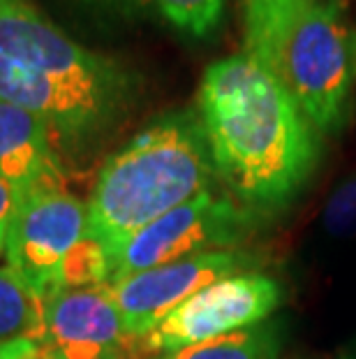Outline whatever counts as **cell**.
Here are the masks:
<instances>
[{"label": "cell", "instance_id": "cell-1", "mask_svg": "<svg viewBox=\"0 0 356 359\" xmlns=\"http://www.w3.org/2000/svg\"><path fill=\"white\" fill-rule=\"evenodd\" d=\"M197 114L218 177L245 209L280 211L308 183L320 156L317 130L250 53H234L206 67Z\"/></svg>", "mask_w": 356, "mask_h": 359}, {"label": "cell", "instance_id": "cell-2", "mask_svg": "<svg viewBox=\"0 0 356 359\" xmlns=\"http://www.w3.org/2000/svg\"><path fill=\"white\" fill-rule=\"evenodd\" d=\"M132 95L123 65L67 37L33 0H0V100L83 142L116 123Z\"/></svg>", "mask_w": 356, "mask_h": 359}, {"label": "cell", "instance_id": "cell-3", "mask_svg": "<svg viewBox=\"0 0 356 359\" xmlns=\"http://www.w3.org/2000/svg\"><path fill=\"white\" fill-rule=\"evenodd\" d=\"M218 179L197 109L162 114L97 172L88 234L113 255L141 227L213 190Z\"/></svg>", "mask_w": 356, "mask_h": 359}, {"label": "cell", "instance_id": "cell-4", "mask_svg": "<svg viewBox=\"0 0 356 359\" xmlns=\"http://www.w3.org/2000/svg\"><path fill=\"white\" fill-rule=\"evenodd\" d=\"M245 53L283 83L317 133L345 123L356 30L338 0H245Z\"/></svg>", "mask_w": 356, "mask_h": 359}, {"label": "cell", "instance_id": "cell-5", "mask_svg": "<svg viewBox=\"0 0 356 359\" xmlns=\"http://www.w3.org/2000/svg\"><path fill=\"white\" fill-rule=\"evenodd\" d=\"M257 223V213L232 195L208 190L132 234L111 255V280L201 253L234 250Z\"/></svg>", "mask_w": 356, "mask_h": 359}, {"label": "cell", "instance_id": "cell-6", "mask_svg": "<svg viewBox=\"0 0 356 359\" xmlns=\"http://www.w3.org/2000/svg\"><path fill=\"white\" fill-rule=\"evenodd\" d=\"M88 234V209L63 188L60 174L21 193L5 243V264L42 297L56 290L65 255Z\"/></svg>", "mask_w": 356, "mask_h": 359}, {"label": "cell", "instance_id": "cell-7", "mask_svg": "<svg viewBox=\"0 0 356 359\" xmlns=\"http://www.w3.org/2000/svg\"><path fill=\"white\" fill-rule=\"evenodd\" d=\"M280 302L283 287L273 276L262 271L234 273L211 283L166 313L139 341L148 353H173L194 343L262 325L273 316Z\"/></svg>", "mask_w": 356, "mask_h": 359}, {"label": "cell", "instance_id": "cell-8", "mask_svg": "<svg viewBox=\"0 0 356 359\" xmlns=\"http://www.w3.org/2000/svg\"><path fill=\"white\" fill-rule=\"evenodd\" d=\"M255 257L243 250H213L160 264L107 283L127 339H143L160 320L220 278L250 271Z\"/></svg>", "mask_w": 356, "mask_h": 359}, {"label": "cell", "instance_id": "cell-9", "mask_svg": "<svg viewBox=\"0 0 356 359\" xmlns=\"http://www.w3.org/2000/svg\"><path fill=\"white\" fill-rule=\"evenodd\" d=\"M127 339L107 285L54 290L44 299L42 348L60 359H116Z\"/></svg>", "mask_w": 356, "mask_h": 359}, {"label": "cell", "instance_id": "cell-10", "mask_svg": "<svg viewBox=\"0 0 356 359\" xmlns=\"http://www.w3.org/2000/svg\"><path fill=\"white\" fill-rule=\"evenodd\" d=\"M51 174H60L51 128L35 114L0 100V179L24 193Z\"/></svg>", "mask_w": 356, "mask_h": 359}, {"label": "cell", "instance_id": "cell-11", "mask_svg": "<svg viewBox=\"0 0 356 359\" xmlns=\"http://www.w3.org/2000/svg\"><path fill=\"white\" fill-rule=\"evenodd\" d=\"M125 17L160 19L192 37H206L218 28L227 0H97Z\"/></svg>", "mask_w": 356, "mask_h": 359}, {"label": "cell", "instance_id": "cell-12", "mask_svg": "<svg viewBox=\"0 0 356 359\" xmlns=\"http://www.w3.org/2000/svg\"><path fill=\"white\" fill-rule=\"evenodd\" d=\"M44 299L7 264L0 266V346L19 339L42 341Z\"/></svg>", "mask_w": 356, "mask_h": 359}, {"label": "cell", "instance_id": "cell-13", "mask_svg": "<svg viewBox=\"0 0 356 359\" xmlns=\"http://www.w3.org/2000/svg\"><path fill=\"white\" fill-rule=\"evenodd\" d=\"M280 346L278 325H257L194 346L164 353L157 359H276Z\"/></svg>", "mask_w": 356, "mask_h": 359}, {"label": "cell", "instance_id": "cell-14", "mask_svg": "<svg viewBox=\"0 0 356 359\" xmlns=\"http://www.w3.org/2000/svg\"><path fill=\"white\" fill-rule=\"evenodd\" d=\"M111 280V255L95 236L86 234L65 255L58 269L56 290L107 285Z\"/></svg>", "mask_w": 356, "mask_h": 359}, {"label": "cell", "instance_id": "cell-15", "mask_svg": "<svg viewBox=\"0 0 356 359\" xmlns=\"http://www.w3.org/2000/svg\"><path fill=\"white\" fill-rule=\"evenodd\" d=\"M324 232L338 239H352L356 236V177L333 190L322 213Z\"/></svg>", "mask_w": 356, "mask_h": 359}, {"label": "cell", "instance_id": "cell-16", "mask_svg": "<svg viewBox=\"0 0 356 359\" xmlns=\"http://www.w3.org/2000/svg\"><path fill=\"white\" fill-rule=\"evenodd\" d=\"M21 200V190L10 186L7 181L0 179V255H5V243H7V232H10L14 211H17Z\"/></svg>", "mask_w": 356, "mask_h": 359}, {"label": "cell", "instance_id": "cell-17", "mask_svg": "<svg viewBox=\"0 0 356 359\" xmlns=\"http://www.w3.org/2000/svg\"><path fill=\"white\" fill-rule=\"evenodd\" d=\"M0 359H42V346L35 339H19L0 346Z\"/></svg>", "mask_w": 356, "mask_h": 359}, {"label": "cell", "instance_id": "cell-18", "mask_svg": "<svg viewBox=\"0 0 356 359\" xmlns=\"http://www.w3.org/2000/svg\"><path fill=\"white\" fill-rule=\"evenodd\" d=\"M42 359H60L56 353H51V350H47V348H42Z\"/></svg>", "mask_w": 356, "mask_h": 359}]
</instances>
